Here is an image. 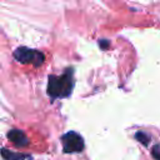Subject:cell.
Segmentation results:
<instances>
[{
	"label": "cell",
	"instance_id": "6da1fadb",
	"mask_svg": "<svg viewBox=\"0 0 160 160\" xmlns=\"http://www.w3.org/2000/svg\"><path fill=\"white\" fill-rule=\"evenodd\" d=\"M74 86L72 69H68L62 75L49 76L48 81V94L51 98H66L71 94Z\"/></svg>",
	"mask_w": 160,
	"mask_h": 160
},
{
	"label": "cell",
	"instance_id": "7a4b0ae2",
	"mask_svg": "<svg viewBox=\"0 0 160 160\" xmlns=\"http://www.w3.org/2000/svg\"><path fill=\"white\" fill-rule=\"evenodd\" d=\"M14 58L21 64H31L34 66H40L45 59L42 52L24 46L18 48L14 51Z\"/></svg>",
	"mask_w": 160,
	"mask_h": 160
},
{
	"label": "cell",
	"instance_id": "3957f363",
	"mask_svg": "<svg viewBox=\"0 0 160 160\" xmlns=\"http://www.w3.org/2000/svg\"><path fill=\"white\" fill-rule=\"evenodd\" d=\"M61 144L64 152H80L84 149L82 138L74 131H69L64 134L61 136Z\"/></svg>",
	"mask_w": 160,
	"mask_h": 160
},
{
	"label": "cell",
	"instance_id": "277c9868",
	"mask_svg": "<svg viewBox=\"0 0 160 160\" xmlns=\"http://www.w3.org/2000/svg\"><path fill=\"white\" fill-rule=\"evenodd\" d=\"M8 139L12 144H15L16 146H19V148H24V146H26L29 144V140H28L26 135L21 130H18V129L10 130L8 132Z\"/></svg>",
	"mask_w": 160,
	"mask_h": 160
},
{
	"label": "cell",
	"instance_id": "5b68a950",
	"mask_svg": "<svg viewBox=\"0 0 160 160\" xmlns=\"http://www.w3.org/2000/svg\"><path fill=\"white\" fill-rule=\"evenodd\" d=\"M1 156L5 160H24V159L30 158L29 155H24V154H20V152H12V151H10L5 148L1 150Z\"/></svg>",
	"mask_w": 160,
	"mask_h": 160
},
{
	"label": "cell",
	"instance_id": "8992f818",
	"mask_svg": "<svg viewBox=\"0 0 160 160\" xmlns=\"http://www.w3.org/2000/svg\"><path fill=\"white\" fill-rule=\"evenodd\" d=\"M135 138H136V140L139 141V142H141L142 145H148L149 144V141H150V136L146 134V132H144V131H138L136 134H135Z\"/></svg>",
	"mask_w": 160,
	"mask_h": 160
},
{
	"label": "cell",
	"instance_id": "52a82bcc",
	"mask_svg": "<svg viewBox=\"0 0 160 160\" xmlns=\"http://www.w3.org/2000/svg\"><path fill=\"white\" fill-rule=\"evenodd\" d=\"M151 154L156 160H160V145H155L151 150Z\"/></svg>",
	"mask_w": 160,
	"mask_h": 160
},
{
	"label": "cell",
	"instance_id": "ba28073f",
	"mask_svg": "<svg viewBox=\"0 0 160 160\" xmlns=\"http://www.w3.org/2000/svg\"><path fill=\"white\" fill-rule=\"evenodd\" d=\"M99 44L101 45V48H104V49H105V48L108 46V44H109V42H108V41H100Z\"/></svg>",
	"mask_w": 160,
	"mask_h": 160
}]
</instances>
